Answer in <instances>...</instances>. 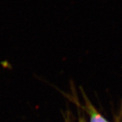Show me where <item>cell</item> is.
Instances as JSON below:
<instances>
[{
	"label": "cell",
	"instance_id": "6da1fadb",
	"mask_svg": "<svg viewBox=\"0 0 122 122\" xmlns=\"http://www.w3.org/2000/svg\"><path fill=\"white\" fill-rule=\"evenodd\" d=\"M86 108L90 115V122H109L98 113L88 100H86Z\"/></svg>",
	"mask_w": 122,
	"mask_h": 122
},
{
	"label": "cell",
	"instance_id": "7a4b0ae2",
	"mask_svg": "<svg viewBox=\"0 0 122 122\" xmlns=\"http://www.w3.org/2000/svg\"><path fill=\"white\" fill-rule=\"evenodd\" d=\"M79 122H86V121H85L83 119L81 118V119H80V121H79Z\"/></svg>",
	"mask_w": 122,
	"mask_h": 122
}]
</instances>
